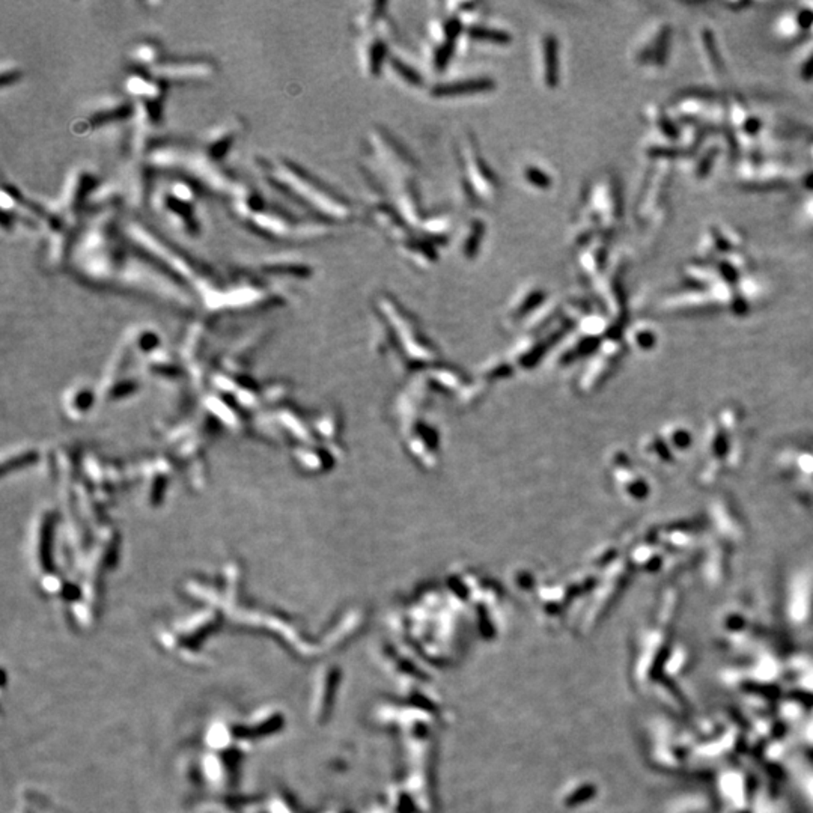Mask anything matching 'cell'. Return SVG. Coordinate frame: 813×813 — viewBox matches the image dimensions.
Masks as SVG:
<instances>
[{
    "mask_svg": "<svg viewBox=\"0 0 813 813\" xmlns=\"http://www.w3.org/2000/svg\"><path fill=\"white\" fill-rule=\"evenodd\" d=\"M485 232H487V226H485L484 220L472 219L467 223L463 241H461L459 245L461 255H463V258H466L467 261H472V259L479 255Z\"/></svg>",
    "mask_w": 813,
    "mask_h": 813,
    "instance_id": "obj_11",
    "label": "cell"
},
{
    "mask_svg": "<svg viewBox=\"0 0 813 813\" xmlns=\"http://www.w3.org/2000/svg\"><path fill=\"white\" fill-rule=\"evenodd\" d=\"M523 178L530 187L538 189V190H547L551 187V184H553L550 175L544 169H541V167L533 166V164L524 166Z\"/></svg>",
    "mask_w": 813,
    "mask_h": 813,
    "instance_id": "obj_14",
    "label": "cell"
},
{
    "mask_svg": "<svg viewBox=\"0 0 813 813\" xmlns=\"http://www.w3.org/2000/svg\"><path fill=\"white\" fill-rule=\"evenodd\" d=\"M555 33L546 32L538 43V68L542 86L547 90L557 89L560 83V50Z\"/></svg>",
    "mask_w": 813,
    "mask_h": 813,
    "instance_id": "obj_4",
    "label": "cell"
},
{
    "mask_svg": "<svg viewBox=\"0 0 813 813\" xmlns=\"http://www.w3.org/2000/svg\"><path fill=\"white\" fill-rule=\"evenodd\" d=\"M388 64L392 68V71L395 73L396 77H399L402 82L407 83L408 86H412V88H422L423 86L422 75L419 74V71L414 70L412 65L407 64L404 59H401V57H396V56H390Z\"/></svg>",
    "mask_w": 813,
    "mask_h": 813,
    "instance_id": "obj_13",
    "label": "cell"
},
{
    "mask_svg": "<svg viewBox=\"0 0 813 813\" xmlns=\"http://www.w3.org/2000/svg\"><path fill=\"white\" fill-rule=\"evenodd\" d=\"M389 39L390 38L376 30L362 35L360 64H362V70L367 77H380L384 65L389 62Z\"/></svg>",
    "mask_w": 813,
    "mask_h": 813,
    "instance_id": "obj_5",
    "label": "cell"
},
{
    "mask_svg": "<svg viewBox=\"0 0 813 813\" xmlns=\"http://www.w3.org/2000/svg\"><path fill=\"white\" fill-rule=\"evenodd\" d=\"M801 74H803V77H804V79H806V80H807V79H812V77H813V56H812V57H810V61H807V62H806V64H804V65H803V70H801Z\"/></svg>",
    "mask_w": 813,
    "mask_h": 813,
    "instance_id": "obj_15",
    "label": "cell"
},
{
    "mask_svg": "<svg viewBox=\"0 0 813 813\" xmlns=\"http://www.w3.org/2000/svg\"><path fill=\"white\" fill-rule=\"evenodd\" d=\"M393 204H395L399 214L402 216V219L408 223L410 228L417 231L426 216L423 214L421 193H419L414 178L396 181Z\"/></svg>",
    "mask_w": 813,
    "mask_h": 813,
    "instance_id": "obj_6",
    "label": "cell"
},
{
    "mask_svg": "<svg viewBox=\"0 0 813 813\" xmlns=\"http://www.w3.org/2000/svg\"><path fill=\"white\" fill-rule=\"evenodd\" d=\"M396 249L410 264L421 268V270L431 268L439 259L437 246H434L432 242L419 236L417 232H414L407 240L398 242Z\"/></svg>",
    "mask_w": 813,
    "mask_h": 813,
    "instance_id": "obj_8",
    "label": "cell"
},
{
    "mask_svg": "<svg viewBox=\"0 0 813 813\" xmlns=\"http://www.w3.org/2000/svg\"><path fill=\"white\" fill-rule=\"evenodd\" d=\"M452 231V220L448 214L426 216L416 231L419 236L432 242L434 246L446 245Z\"/></svg>",
    "mask_w": 813,
    "mask_h": 813,
    "instance_id": "obj_10",
    "label": "cell"
},
{
    "mask_svg": "<svg viewBox=\"0 0 813 813\" xmlns=\"http://www.w3.org/2000/svg\"><path fill=\"white\" fill-rule=\"evenodd\" d=\"M496 89V82L490 77H467L437 83L430 88V95L437 99H454L470 95L487 94Z\"/></svg>",
    "mask_w": 813,
    "mask_h": 813,
    "instance_id": "obj_7",
    "label": "cell"
},
{
    "mask_svg": "<svg viewBox=\"0 0 813 813\" xmlns=\"http://www.w3.org/2000/svg\"><path fill=\"white\" fill-rule=\"evenodd\" d=\"M607 247L601 237L592 238L584 245L578 246V265L584 276L588 278H598L606 264Z\"/></svg>",
    "mask_w": 813,
    "mask_h": 813,
    "instance_id": "obj_9",
    "label": "cell"
},
{
    "mask_svg": "<svg viewBox=\"0 0 813 813\" xmlns=\"http://www.w3.org/2000/svg\"><path fill=\"white\" fill-rule=\"evenodd\" d=\"M366 140L376 160L385 167V171L392 177L396 178V181L414 178V172L417 169L416 158L389 130L380 127V125H374L367 131Z\"/></svg>",
    "mask_w": 813,
    "mask_h": 813,
    "instance_id": "obj_3",
    "label": "cell"
},
{
    "mask_svg": "<svg viewBox=\"0 0 813 813\" xmlns=\"http://www.w3.org/2000/svg\"><path fill=\"white\" fill-rule=\"evenodd\" d=\"M464 35H467L468 39L476 41V43H487L496 46H506L510 43V39H513L510 38V33H508L506 30L487 26L484 21L466 28Z\"/></svg>",
    "mask_w": 813,
    "mask_h": 813,
    "instance_id": "obj_12",
    "label": "cell"
},
{
    "mask_svg": "<svg viewBox=\"0 0 813 813\" xmlns=\"http://www.w3.org/2000/svg\"><path fill=\"white\" fill-rule=\"evenodd\" d=\"M282 169L285 171L287 186L294 190V195L301 199V202L306 207L314 208L315 213L320 214L323 219L327 222H350L353 219V205L336 190H333L300 167L287 164Z\"/></svg>",
    "mask_w": 813,
    "mask_h": 813,
    "instance_id": "obj_2",
    "label": "cell"
},
{
    "mask_svg": "<svg viewBox=\"0 0 813 813\" xmlns=\"http://www.w3.org/2000/svg\"><path fill=\"white\" fill-rule=\"evenodd\" d=\"M457 155L461 167V198L467 207H481L494 202L501 190L500 180L485 160L472 131H466L459 137Z\"/></svg>",
    "mask_w": 813,
    "mask_h": 813,
    "instance_id": "obj_1",
    "label": "cell"
}]
</instances>
